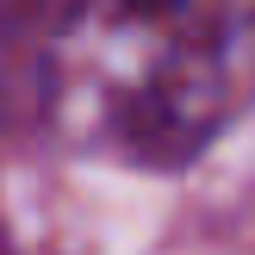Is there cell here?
Masks as SVG:
<instances>
[{
    "mask_svg": "<svg viewBox=\"0 0 255 255\" xmlns=\"http://www.w3.org/2000/svg\"><path fill=\"white\" fill-rule=\"evenodd\" d=\"M37 81L69 149L187 168L255 106V0H69Z\"/></svg>",
    "mask_w": 255,
    "mask_h": 255,
    "instance_id": "obj_1",
    "label": "cell"
}]
</instances>
